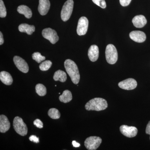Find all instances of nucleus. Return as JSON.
I'll list each match as a JSON object with an SVG mask.
<instances>
[{"instance_id": "nucleus-16", "label": "nucleus", "mask_w": 150, "mask_h": 150, "mask_svg": "<svg viewBox=\"0 0 150 150\" xmlns=\"http://www.w3.org/2000/svg\"><path fill=\"white\" fill-rule=\"evenodd\" d=\"M132 22L135 27L141 28L144 27L146 24L147 20L144 16L141 15L134 17Z\"/></svg>"}, {"instance_id": "nucleus-19", "label": "nucleus", "mask_w": 150, "mask_h": 150, "mask_svg": "<svg viewBox=\"0 0 150 150\" xmlns=\"http://www.w3.org/2000/svg\"><path fill=\"white\" fill-rule=\"evenodd\" d=\"M18 12L21 14L24 15L25 18H30L32 16V12L31 9L27 6L21 5L17 8Z\"/></svg>"}, {"instance_id": "nucleus-23", "label": "nucleus", "mask_w": 150, "mask_h": 150, "mask_svg": "<svg viewBox=\"0 0 150 150\" xmlns=\"http://www.w3.org/2000/svg\"><path fill=\"white\" fill-rule=\"evenodd\" d=\"M48 115L50 118L54 119L60 118L61 114L58 109L55 108H51L48 111Z\"/></svg>"}, {"instance_id": "nucleus-30", "label": "nucleus", "mask_w": 150, "mask_h": 150, "mask_svg": "<svg viewBox=\"0 0 150 150\" xmlns=\"http://www.w3.org/2000/svg\"><path fill=\"white\" fill-rule=\"evenodd\" d=\"M29 140L31 142H34L35 143H39V138H38L35 135H31L29 137Z\"/></svg>"}, {"instance_id": "nucleus-8", "label": "nucleus", "mask_w": 150, "mask_h": 150, "mask_svg": "<svg viewBox=\"0 0 150 150\" xmlns=\"http://www.w3.org/2000/svg\"><path fill=\"white\" fill-rule=\"evenodd\" d=\"M88 21L86 17H81L78 22L77 33L79 35H85L88 30Z\"/></svg>"}, {"instance_id": "nucleus-33", "label": "nucleus", "mask_w": 150, "mask_h": 150, "mask_svg": "<svg viewBox=\"0 0 150 150\" xmlns=\"http://www.w3.org/2000/svg\"><path fill=\"white\" fill-rule=\"evenodd\" d=\"M72 144L74 147L76 148L79 147L80 146V144L79 143H77V142H76V141H73Z\"/></svg>"}, {"instance_id": "nucleus-11", "label": "nucleus", "mask_w": 150, "mask_h": 150, "mask_svg": "<svg viewBox=\"0 0 150 150\" xmlns=\"http://www.w3.org/2000/svg\"><path fill=\"white\" fill-rule=\"evenodd\" d=\"M137 86V81L131 78L126 79L118 83L120 88L126 90H131L136 88Z\"/></svg>"}, {"instance_id": "nucleus-17", "label": "nucleus", "mask_w": 150, "mask_h": 150, "mask_svg": "<svg viewBox=\"0 0 150 150\" xmlns=\"http://www.w3.org/2000/svg\"><path fill=\"white\" fill-rule=\"evenodd\" d=\"M0 80L6 85H11L13 82V78L10 74L5 71H3L0 73Z\"/></svg>"}, {"instance_id": "nucleus-13", "label": "nucleus", "mask_w": 150, "mask_h": 150, "mask_svg": "<svg viewBox=\"0 0 150 150\" xmlns=\"http://www.w3.org/2000/svg\"><path fill=\"white\" fill-rule=\"evenodd\" d=\"M50 4L49 0H39L38 11L42 16L46 15L50 9Z\"/></svg>"}, {"instance_id": "nucleus-22", "label": "nucleus", "mask_w": 150, "mask_h": 150, "mask_svg": "<svg viewBox=\"0 0 150 150\" xmlns=\"http://www.w3.org/2000/svg\"><path fill=\"white\" fill-rule=\"evenodd\" d=\"M35 91L36 93L40 96L46 95L47 93V90L46 87L42 84H37L35 86Z\"/></svg>"}, {"instance_id": "nucleus-4", "label": "nucleus", "mask_w": 150, "mask_h": 150, "mask_svg": "<svg viewBox=\"0 0 150 150\" xmlns=\"http://www.w3.org/2000/svg\"><path fill=\"white\" fill-rule=\"evenodd\" d=\"M13 126L15 131L21 136H25L27 134L28 128L23 120L18 116L14 118Z\"/></svg>"}, {"instance_id": "nucleus-26", "label": "nucleus", "mask_w": 150, "mask_h": 150, "mask_svg": "<svg viewBox=\"0 0 150 150\" xmlns=\"http://www.w3.org/2000/svg\"><path fill=\"white\" fill-rule=\"evenodd\" d=\"M7 12L3 0H0V17L4 18L6 16Z\"/></svg>"}, {"instance_id": "nucleus-20", "label": "nucleus", "mask_w": 150, "mask_h": 150, "mask_svg": "<svg viewBox=\"0 0 150 150\" xmlns=\"http://www.w3.org/2000/svg\"><path fill=\"white\" fill-rule=\"evenodd\" d=\"M59 100L61 102L64 103H67L70 102L72 99V95L70 91L66 90L63 92V94L59 97Z\"/></svg>"}, {"instance_id": "nucleus-25", "label": "nucleus", "mask_w": 150, "mask_h": 150, "mask_svg": "<svg viewBox=\"0 0 150 150\" xmlns=\"http://www.w3.org/2000/svg\"><path fill=\"white\" fill-rule=\"evenodd\" d=\"M32 58L38 63H40L46 59V57L41 55L39 52H35L32 54Z\"/></svg>"}, {"instance_id": "nucleus-15", "label": "nucleus", "mask_w": 150, "mask_h": 150, "mask_svg": "<svg viewBox=\"0 0 150 150\" xmlns=\"http://www.w3.org/2000/svg\"><path fill=\"white\" fill-rule=\"evenodd\" d=\"M89 59L92 62H95L98 60L99 56V49L97 46L92 45L88 51Z\"/></svg>"}, {"instance_id": "nucleus-21", "label": "nucleus", "mask_w": 150, "mask_h": 150, "mask_svg": "<svg viewBox=\"0 0 150 150\" xmlns=\"http://www.w3.org/2000/svg\"><path fill=\"white\" fill-rule=\"evenodd\" d=\"M54 79L55 81H59L62 82H64L67 79V74L64 71L58 70L54 73Z\"/></svg>"}, {"instance_id": "nucleus-18", "label": "nucleus", "mask_w": 150, "mask_h": 150, "mask_svg": "<svg viewBox=\"0 0 150 150\" xmlns=\"http://www.w3.org/2000/svg\"><path fill=\"white\" fill-rule=\"evenodd\" d=\"M18 30L20 32L25 33L28 35H31L35 31V27L33 25L23 23L20 25L18 26Z\"/></svg>"}, {"instance_id": "nucleus-3", "label": "nucleus", "mask_w": 150, "mask_h": 150, "mask_svg": "<svg viewBox=\"0 0 150 150\" xmlns=\"http://www.w3.org/2000/svg\"><path fill=\"white\" fill-rule=\"evenodd\" d=\"M105 58L108 63L114 64L118 60V55L117 49L112 44H108L106 46L105 51Z\"/></svg>"}, {"instance_id": "nucleus-7", "label": "nucleus", "mask_w": 150, "mask_h": 150, "mask_svg": "<svg viewBox=\"0 0 150 150\" xmlns=\"http://www.w3.org/2000/svg\"><path fill=\"white\" fill-rule=\"evenodd\" d=\"M42 34L44 38L49 40L52 44H55L59 40L57 33L52 28H48L43 29Z\"/></svg>"}, {"instance_id": "nucleus-14", "label": "nucleus", "mask_w": 150, "mask_h": 150, "mask_svg": "<svg viewBox=\"0 0 150 150\" xmlns=\"http://www.w3.org/2000/svg\"><path fill=\"white\" fill-rule=\"evenodd\" d=\"M11 127V124L8 118L4 115H0V132L6 133L8 131Z\"/></svg>"}, {"instance_id": "nucleus-10", "label": "nucleus", "mask_w": 150, "mask_h": 150, "mask_svg": "<svg viewBox=\"0 0 150 150\" xmlns=\"http://www.w3.org/2000/svg\"><path fill=\"white\" fill-rule=\"evenodd\" d=\"M15 64L19 70L23 73H27L29 71V67L25 61L18 56H15L13 58Z\"/></svg>"}, {"instance_id": "nucleus-9", "label": "nucleus", "mask_w": 150, "mask_h": 150, "mask_svg": "<svg viewBox=\"0 0 150 150\" xmlns=\"http://www.w3.org/2000/svg\"><path fill=\"white\" fill-rule=\"evenodd\" d=\"M120 131L121 134L128 138H133L137 136L138 129L134 126L122 125L120 126Z\"/></svg>"}, {"instance_id": "nucleus-2", "label": "nucleus", "mask_w": 150, "mask_h": 150, "mask_svg": "<svg viewBox=\"0 0 150 150\" xmlns=\"http://www.w3.org/2000/svg\"><path fill=\"white\" fill-rule=\"evenodd\" d=\"M107 101L103 98H96L91 100L85 105V108L87 110L101 111L108 107Z\"/></svg>"}, {"instance_id": "nucleus-32", "label": "nucleus", "mask_w": 150, "mask_h": 150, "mask_svg": "<svg viewBox=\"0 0 150 150\" xmlns=\"http://www.w3.org/2000/svg\"><path fill=\"white\" fill-rule=\"evenodd\" d=\"M4 43V37L1 32H0V45H2Z\"/></svg>"}, {"instance_id": "nucleus-28", "label": "nucleus", "mask_w": 150, "mask_h": 150, "mask_svg": "<svg viewBox=\"0 0 150 150\" xmlns=\"http://www.w3.org/2000/svg\"><path fill=\"white\" fill-rule=\"evenodd\" d=\"M33 124L35 125L37 128L39 129H42L43 127V123L40 119H36L33 122Z\"/></svg>"}, {"instance_id": "nucleus-1", "label": "nucleus", "mask_w": 150, "mask_h": 150, "mask_svg": "<svg viewBox=\"0 0 150 150\" xmlns=\"http://www.w3.org/2000/svg\"><path fill=\"white\" fill-rule=\"evenodd\" d=\"M64 67L73 83L78 84L79 82L80 76L76 63L71 59H67L64 62Z\"/></svg>"}, {"instance_id": "nucleus-29", "label": "nucleus", "mask_w": 150, "mask_h": 150, "mask_svg": "<svg viewBox=\"0 0 150 150\" xmlns=\"http://www.w3.org/2000/svg\"><path fill=\"white\" fill-rule=\"evenodd\" d=\"M132 0H120V3L123 6H127L130 4Z\"/></svg>"}, {"instance_id": "nucleus-24", "label": "nucleus", "mask_w": 150, "mask_h": 150, "mask_svg": "<svg viewBox=\"0 0 150 150\" xmlns=\"http://www.w3.org/2000/svg\"><path fill=\"white\" fill-rule=\"evenodd\" d=\"M52 63L49 60H46L42 62L39 65V68L42 71H46L51 68Z\"/></svg>"}, {"instance_id": "nucleus-31", "label": "nucleus", "mask_w": 150, "mask_h": 150, "mask_svg": "<svg viewBox=\"0 0 150 150\" xmlns=\"http://www.w3.org/2000/svg\"><path fill=\"white\" fill-rule=\"evenodd\" d=\"M146 134H149L150 136V121H149L147 125L146 128Z\"/></svg>"}, {"instance_id": "nucleus-6", "label": "nucleus", "mask_w": 150, "mask_h": 150, "mask_svg": "<svg viewBox=\"0 0 150 150\" xmlns=\"http://www.w3.org/2000/svg\"><path fill=\"white\" fill-rule=\"evenodd\" d=\"M102 141V139L100 137H90L86 139L84 145L88 150H96L99 147Z\"/></svg>"}, {"instance_id": "nucleus-27", "label": "nucleus", "mask_w": 150, "mask_h": 150, "mask_svg": "<svg viewBox=\"0 0 150 150\" xmlns=\"http://www.w3.org/2000/svg\"><path fill=\"white\" fill-rule=\"evenodd\" d=\"M95 4L102 8H105L106 7V3L105 0H92Z\"/></svg>"}, {"instance_id": "nucleus-12", "label": "nucleus", "mask_w": 150, "mask_h": 150, "mask_svg": "<svg viewBox=\"0 0 150 150\" xmlns=\"http://www.w3.org/2000/svg\"><path fill=\"white\" fill-rule=\"evenodd\" d=\"M129 36L132 40L137 43H143L146 38L144 33L139 30L132 31L129 34Z\"/></svg>"}, {"instance_id": "nucleus-5", "label": "nucleus", "mask_w": 150, "mask_h": 150, "mask_svg": "<svg viewBox=\"0 0 150 150\" xmlns=\"http://www.w3.org/2000/svg\"><path fill=\"white\" fill-rule=\"evenodd\" d=\"M73 0H67L64 4L61 11V18L64 21H67L71 17L74 8Z\"/></svg>"}]
</instances>
